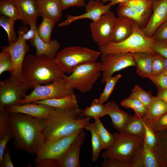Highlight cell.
Returning <instances> with one entry per match:
<instances>
[{
    "mask_svg": "<svg viewBox=\"0 0 167 167\" xmlns=\"http://www.w3.org/2000/svg\"><path fill=\"white\" fill-rule=\"evenodd\" d=\"M9 120L14 146L31 154H37L44 143L43 132L48 119L15 113H10Z\"/></svg>",
    "mask_w": 167,
    "mask_h": 167,
    "instance_id": "1",
    "label": "cell"
},
{
    "mask_svg": "<svg viewBox=\"0 0 167 167\" xmlns=\"http://www.w3.org/2000/svg\"><path fill=\"white\" fill-rule=\"evenodd\" d=\"M22 72L28 89L49 84L66 75L55 57L48 58L31 54L25 58Z\"/></svg>",
    "mask_w": 167,
    "mask_h": 167,
    "instance_id": "2",
    "label": "cell"
},
{
    "mask_svg": "<svg viewBox=\"0 0 167 167\" xmlns=\"http://www.w3.org/2000/svg\"><path fill=\"white\" fill-rule=\"evenodd\" d=\"M81 110L79 106L68 109H56L48 118L44 130V143L68 136L78 130L84 128L92 118H80Z\"/></svg>",
    "mask_w": 167,
    "mask_h": 167,
    "instance_id": "3",
    "label": "cell"
},
{
    "mask_svg": "<svg viewBox=\"0 0 167 167\" xmlns=\"http://www.w3.org/2000/svg\"><path fill=\"white\" fill-rule=\"evenodd\" d=\"M154 41L146 36L142 28L135 22L132 34L124 40L118 42H110L99 47L101 55L111 53L144 52L154 54L152 45Z\"/></svg>",
    "mask_w": 167,
    "mask_h": 167,
    "instance_id": "4",
    "label": "cell"
},
{
    "mask_svg": "<svg viewBox=\"0 0 167 167\" xmlns=\"http://www.w3.org/2000/svg\"><path fill=\"white\" fill-rule=\"evenodd\" d=\"M83 129L68 136L45 143L35 159L36 166L57 167V163L64 156L71 145Z\"/></svg>",
    "mask_w": 167,
    "mask_h": 167,
    "instance_id": "5",
    "label": "cell"
},
{
    "mask_svg": "<svg viewBox=\"0 0 167 167\" xmlns=\"http://www.w3.org/2000/svg\"><path fill=\"white\" fill-rule=\"evenodd\" d=\"M101 55L99 51L86 47L73 46L58 51L55 58L65 73L69 75L81 64L96 62Z\"/></svg>",
    "mask_w": 167,
    "mask_h": 167,
    "instance_id": "6",
    "label": "cell"
},
{
    "mask_svg": "<svg viewBox=\"0 0 167 167\" xmlns=\"http://www.w3.org/2000/svg\"><path fill=\"white\" fill-rule=\"evenodd\" d=\"M113 135L115 142L102 153V158L104 160L112 159L131 162L135 152L143 143V139L126 134L123 131L114 133Z\"/></svg>",
    "mask_w": 167,
    "mask_h": 167,
    "instance_id": "7",
    "label": "cell"
},
{
    "mask_svg": "<svg viewBox=\"0 0 167 167\" xmlns=\"http://www.w3.org/2000/svg\"><path fill=\"white\" fill-rule=\"evenodd\" d=\"M100 62H93L81 64L64 79L71 88L82 93L89 92L101 75Z\"/></svg>",
    "mask_w": 167,
    "mask_h": 167,
    "instance_id": "8",
    "label": "cell"
},
{
    "mask_svg": "<svg viewBox=\"0 0 167 167\" xmlns=\"http://www.w3.org/2000/svg\"><path fill=\"white\" fill-rule=\"evenodd\" d=\"M28 95L19 101L18 105L32 103L42 100L61 98L74 93L64 78L49 84L37 86Z\"/></svg>",
    "mask_w": 167,
    "mask_h": 167,
    "instance_id": "9",
    "label": "cell"
},
{
    "mask_svg": "<svg viewBox=\"0 0 167 167\" xmlns=\"http://www.w3.org/2000/svg\"><path fill=\"white\" fill-rule=\"evenodd\" d=\"M28 89L24 81L11 75L0 81V106L6 108L18 105L24 98Z\"/></svg>",
    "mask_w": 167,
    "mask_h": 167,
    "instance_id": "10",
    "label": "cell"
},
{
    "mask_svg": "<svg viewBox=\"0 0 167 167\" xmlns=\"http://www.w3.org/2000/svg\"><path fill=\"white\" fill-rule=\"evenodd\" d=\"M101 83L106 80L116 72L130 66H135L132 53H111L101 55Z\"/></svg>",
    "mask_w": 167,
    "mask_h": 167,
    "instance_id": "11",
    "label": "cell"
},
{
    "mask_svg": "<svg viewBox=\"0 0 167 167\" xmlns=\"http://www.w3.org/2000/svg\"><path fill=\"white\" fill-rule=\"evenodd\" d=\"M117 18L110 11L90 24L92 37L99 47L111 42Z\"/></svg>",
    "mask_w": 167,
    "mask_h": 167,
    "instance_id": "12",
    "label": "cell"
},
{
    "mask_svg": "<svg viewBox=\"0 0 167 167\" xmlns=\"http://www.w3.org/2000/svg\"><path fill=\"white\" fill-rule=\"evenodd\" d=\"M18 37L16 42L8 46H2L1 49L2 51L8 52L11 56L12 62L11 75L24 82L22 68L25 56L30 47L22 34L18 32Z\"/></svg>",
    "mask_w": 167,
    "mask_h": 167,
    "instance_id": "13",
    "label": "cell"
},
{
    "mask_svg": "<svg viewBox=\"0 0 167 167\" xmlns=\"http://www.w3.org/2000/svg\"><path fill=\"white\" fill-rule=\"evenodd\" d=\"M85 6L84 13L78 15H67L66 19L58 24V27L67 26L75 21L84 19H89L94 21L109 11L112 6L109 3L105 5L99 0H90Z\"/></svg>",
    "mask_w": 167,
    "mask_h": 167,
    "instance_id": "14",
    "label": "cell"
},
{
    "mask_svg": "<svg viewBox=\"0 0 167 167\" xmlns=\"http://www.w3.org/2000/svg\"><path fill=\"white\" fill-rule=\"evenodd\" d=\"M153 13L146 25L142 28L143 33L151 37L167 20V0L153 1Z\"/></svg>",
    "mask_w": 167,
    "mask_h": 167,
    "instance_id": "15",
    "label": "cell"
},
{
    "mask_svg": "<svg viewBox=\"0 0 167 167\" xmlns=\"http://www.w3.org/2000/svg\"><path fill=\"white\" fill-rule=\"evenodd\" d=\"M6 109L10 113H21L46 119L51 117L56 108L45 105L30 103L7 106Z\"/></svg>",
    "mask_w": 167,
    "mask_h": 167,
    "instance_id": "16",
    "label": "cell"
},
{
    "mask_svg": "<svg viewBox=\"0 0 167 167\" xmlns=\"http://www.w3.org/2000/svg\"><path fill=\"white\" fill-rule=\"evenodd\" d=\"M82 130L68 148L63 158L57 162V167H79V155L81 147L85 137Z\"/></svg>",
    "mask_w": 167,
    "mask_h": 167,
    "instance_id": "17",
    "label": "cell"
},
{
    "mask_svg": "<svg viewBox=\"0 0 167 167\" xmlns=\"http://www.w3.org/2000/svg\"><path fill=\"white\" fill-rule=\"evenodd\" d=\"M39 16L56 23L61 18L62 10L59 0L36 1Z\"/></svg>",
    "mask_w": 167,
    "mask_h": 167,
    "instance_id": "18",
    "label": "cell"
},
{
    "mask_svg": "<svg viewBox=\"0 0 167 167\" xmlns=\"http://www.w3.org/2000/svg\"><path fill=\"white\" fill-rule=\"evenodd\" d=\"M20 11L22 21L29 26H37L36 21L39 15L36 1L35 0H13Z\"/></svg>",
    "mask_w": 167,
    "mask_h": 167,
    "instance_id": "19",
    "label": "cell"
},
{
    "mask_svg": "<svg viewBox=\"0 0 167 167\" xmlns=\"http://www.w3.org/2000/svg\"><path fill=\"white\" fill-rule=\"evenodd\" d=\"M30 42L35 48L36 55L39 57L54 58L60 47V44L57 40H51L45 42L39 37L37 32L35 38Z\"/></svg>",
    "mask_w": 167,
    "mask_h": 167,
    "instance_id": "20",
    "label": "cell"
},
{
    "mask_svg": "<svg viewBox=\"0 0 167 167\" xmlns=\"http://www.w3.org/2000/svg\"><path fill=\"white\" fill-rule=\"evenodd\" d=\"M108 114L110 118L112 125L118 132L122 131L126 123L132 116L122 110L114 101H110L105 104Z\"/></svg>",
    "mask_w": 167,
    "mask_h": 167,
    "instance_id": "21",
    "label": "cell"
},
{
    "mask_svg": "<svg viewBox=\"0 0 167 167\" xmlns=\"http://www.w3.org/2000/svg\"><path fill=\"white\" fill-rule=\"evenodd\" d=\"M135 22L127 17L118 16L111 42H119L128 37L133 32Z\"/></svg>",
    "mask_w": 167,
    "mask_h": 167,
    "instance_id": "22",
    "label": "cell"
},
{
    "mask_svg": "<svg viewBox=\"0 0 167 167\" xmlns=\"http://www.w3.org/2000/svg\"><path fill=\"white\" fill-rule=\"evenodd\" d=\"M132 54L136 67L137 74L141 77L149 79L152 75V58L153 54L139 52Z\"/></svg>",
    "mask_w": 167,
    "mask_h": 167,
    "instance_id": "23",
    "label": "cell"
},
{
    "mask_svg": "<svg viewBox=\"0 0 167 167\" xmlns=\"http://www.w3.org/2000/svg\"><path fill=\"white\" fill-rule=\"evenodd\" d=\"M155 132L156 142L153 151L161 167H167V130Z\"/></svg>",
    "mask_w": 167,
    "mask_h": 167,
    "instance_id": "24",
    "label": "cell"
},
{
    "mask_svg": "<svg viewBox=\"0 0 167 167\" xmlns=\"http://www.w3.org/2000/svg\"><path fill=\"white\" fill-rule=\"evenodd\" d=\"M32 103L45 105L60 109H68L79 106L74 93L64 97L39 101Z\"/></svg>",
    "mask_w": 167,
    "mask_h": 167,
    "instance_id": "25",
    "label": "cell"
},
{
    "mask_svg": "<svg viewBox=\"0 0 167 167\" xmlns=\"http://www.w3.org/2000/svg\"><path fill=\"white\" fill-rule=\"evenodd\" d=\"M167 112V104L157 96L154 98L148 108L146 114L143 118L145 122L156 119Z\"/></svg>",
    "mask_w": 167,
    "mask_h": 167,
    "instance_id": "26",
    "label": "cell"
},
{
    "mask_svg": "<svg viewBox=\"0 0 167 167\" xmlns=\"http://www.w3.org/2000/svg\"><path fill=\"white\" fill-rule=\"evenodd\" d=\"M122 131L125 133L143 139L145 129L142 118L134 114L124 126Z\"/></svg>",
    "mask_w": 167,
    "mask_h": 167,
    "instance_id": "27",
    "label": "cell"
},
{
    "mask_svg": "<svg viewBox=\"0 0 167 167\" xmlns=\"http://www.w3.org/2000/svg\"><path fill=\"white\" fill-rule=\"evenodd\" d=\"M81 116L90 117L94 119H99L108 114L105 104L101 102L99 99L93 100L90 105L81 110Z\"/></svg>",
    "mask_w": 167,
    "mask_h": 167,
    "instance_id": "28",
    "label": "cell"
},
{
    "mask_svg": "<svg viewBox=\"0 0 167 167\" xmlns=\"http://www.w3.org/2000/svg\"><path fill=\"white\" fill-rule=\"evenodd\" d=\"M0 12L4 16L15 21H22V18L19 9L13 0H1Z\"/></svg>",
    "mask_w": 167,
    "mask_h": 167,
    "instance_id": "29",
    "label": "cell"
},
{
    "mask_svg": "<svg viewBox=\"0 0 167 167\" xmlns=\"http://www.w3.org/2000/svg\"><path fill=\"white\" fill-rule=\"evenodd\" d=\"M10 115L6 107L0 106V139L10 141L13 139V133L9 120Z\"/></svg>",
    "mask_w": 167,
    "mask_h": 167,
    "instance_id": "30",
    "label": "cell"
},
{
    "mask_svg": "<svg viewBox=\"0 0 167 167\" xmlns=\"http://www.w3.org/2000/svg\"><path fill=\"white\" fill-rule=\"evenodd\" d=\"M84 129L89 131L91 134L92 148V158L93 161L96 162L98 159L101 152L102 149L101 139L94 123H88L85 126Z\"/></svg>",
    "mask_w": 167,
    "mask_h": 167,
    "instance_id": "31",
    "label": "cell"
},
{
    "mask_svg": "<svg viewBox=\"0 0 167 167\" xmlns=\"http://www.w3.org/2000/svg\"><path fill=\"white\" fill-rule=\"evenodd\" d=\"M117 13L118 16L129 18L136 23L142 28V26L147 24L148 17L141 15L129 7L119 4Z\"/></svg>",
    "mask_w": 167,
    "mask_h": 167,
    "instance_id": "32",
    "label": "cell"
},
{
    "mask_svg": "<svg viewBox=\"0 0 167 167\" xmlns=\"http://www.w3.org/2000/svg\"><path fill=\"white\" fill-rule=\"evenodd\" d=\"M126 5L136 12L148 17L152 10V0H131L120 3Z\"/></svg>",
    "mask_w": 167,
    "mask_h": 167,
    "instance_id": "33",
    "label": "cell"
},
{
    "mask_svg": "<svg viewBox=\"0 0 167 167\" xmlns=\"http://www.w3.org/2000/svg\"><path fill=\"white\" fill-rule=\"evenodd\" d=\"M94 124L101 140L102 149L107 150L109 149L115 141L113 134L107 131L100 119H94Z\"/></svg>",
    "mask_w": 167,
    "mask_h": 167,
    "instance_id": "34",
    "label": "cell"
},
{
    "mask_svg": "<svg viewBox=\"0 0 167 167\" xmlns=\"http://www.w3.org/2000/svg\"><path fill=\"white\" fill-rule=\"evenodd\" d=\"M141 156L143 167H161L153 149L143 142L141 149Z\"/></svg>",
    "mask_w": 167,
    "mask_h": 167,
    "instance_id": "35",
    "label": "cell"
},
{
    "mask_svg": "<svg viewBox=\"0 0 167 167\" xmlns=\"http://www.w3.org/2000/svg\"><path fill=\"white\" fill-rule=\"evenodd\" d=\"M56 23L51 20L43 17L42 20L37 28V33L39 37L45 42L49 41L54 27Z\"/></svg>",
    "mask_w": 167,
    "mask_h": 167,
    "instance_id": "36",
    "label": "cell"
},
{
    "mask_svg": "<svg viewBox=\"0 0 167 167\" xmlns=\"http://www.w3.org/2000/svg\"><path fill=\"white\" fill-rule=\"evenodd\" d=\"M121 105L126 108L132 109L135 114L141 118L145 115L148 110V108L139 101L129 97L122 101Z\"/></svg>",
    "mask_w": 167,
    "mask_h": 167,
    "instance_id": "37",
    "label": "cell"
},
{
    "mask_svg": "<svg viewBox=\"0 0 167 167\" xmlns=\"http://www.w3.org/2000/svg\"><path fill=\"white\" fill-rule=\"evenodd\" d=\"M15 22L4 16H0V25L7 34L9 45L15 43L18 39L15 30Z\"/></svg>",
    "mask_w": 167,
    "mask_h": 167,
    "instance_id": "38",
    "label": "cell"
},
{
    "mask_svg": "<svg viewBox=\"0 0 167 167\" xmlns=\"http://www.w3.org/2000/svg\"><path fill=\"white\" fill-rule=\"evenodd\" d=\"M129 97L139 100L148 108L154 96L151 92L145 91L139 86L135 85Z\"/></svg>",
    "mask_w": 167,
    "mask_h": 167,
    "instance_id": "39",
    "label": "cell"
},
{
    "mask_svg": "<svg viewBox=\"0 0 167 167\" xmlns=\"http://www.w3.org/2000/svg\"><path fill=\"white\" fill-rule=\"evenodd\" d=\"M122 76V75L119 74L115 76H112L106 80L104 90L99 99L101 102L104 103L108 100L116 84Z\"/></svg>",
    "mask_w": 167,
    "mask_h": 167,
    "instance_id": "40",
    "label": "cell"
},
{
    "mask_svg": "<svg viewBox=\"0 0 167 167\" xmlns=\"http://www.w3.org/2000/svg\"><path fill=\"white\" fill-rule=\"evenodd\" d=\"M145 122L155 132L167 130V112L156 120Z\"/></svg>",
    "mask_w": 167,
    "mask_h": 167,
    "instance_id": "41",
    "label": "cell"
},
{
    "mask_svg": "<svg viewBox=\"0 0 167 167\" xmlns=\"http://www.w3.org/2000/svg\"><path fill=\"white\" fill-rule=\"evenodd\" d=\"M167 63V59L160 54L155 53L152 58V75L161 73Z\"/></svg>",
    "mask_w": 167,
    "mask_h": 167,
    "instance_id": "42",
    "label": "cell"
},
{
    "mask_svg": "<svg viewBox=\"0 0 167 167\" xmlns=\"http://www.w3.org/2000/svg\"><path fill=\"white\" fill-rule=\"evenodd\" d=\"M145 129L143 142L149 148L153 149L156 142V135L154 132L143 120Z\"/></svg>",
    "mask_w": 167,
    "mask_h": 167,
    "instance_id": "43",
    "label": "cell"
},
{
    "mask_svg": "<svg viewBox=\"0 0 167 167\" xmlns=\"http://www.w3.org/2000/svg\"><path fill=\"white\" fill-rule=\"evenodd\" d=\"M12 66L10 55L7 52L2 51L0 53V75L5 72H11Z\"/></svg>",
    "mask_w": 167,
    "mask_h": 167,
    "instance_id": "44",
    "label": "cell"
},
{
    "mask_svg": "<svg viewBox=\"0 0 167 167\" xmlns=\"http://www.w3.org/2000/svg\"><path fill=\"white\" fill-rule=\"evenodd\" d=\"M149 79L156 86L158 91L167 89V76L163 73L152 75Z\"/></svg>",
    "mask_w": 167,
    "mask_h": 167,
    "instance_id": "45",
    "label": "cell"
},
{
    "mask_svg": "<svg viewBox=\"0 0 167 167\" xmlns=\"http://www.w3.org/2000/svg\"><path fill=\"white\" fill-rule=\"evenodd\" d=\"M150 37L154 41H167V20Z\"/></svg>",
    "mask_w": 167,
    "mask_h": 167,
    "instance_id": "46",
    "label": "cell"
},
{
    "mask_svg": "<svg viewBox=\"0 0 167 167\" xmlns=\"http://www.w3.org/2000/svg\"><path fill=\"white\" fill-rule=\"evenodd\" d=\"M102 167H134L131 162H124L116 159H109L104 160Z\"/></svg>",
    "mask_w": 167,
    "mask_h": 167,
    "instance_id": "47",
    "label": "cell"
},
{
    "mask_svg": "<svg viewBox=\"0 0 167 167\" xmlns=\"http://www.w3.org/2000/svg\"><path fill=\"white\" fill-rule=\"evenodd\" d=\"M152 48L155 53L167 59V41H154Z\"/></svg>",
    "mask_w": 167,
    "mask_h": 167,
    "instance_id": "48",
    "label": "cell"
},
{
    "mask_svg": "<svg viewBox=\"0 0 167 167\" xmlns=\"http://www.w3.org/2000/svg\"><path fill=\"white\" fill-rule=\"evenodd\" d=\"M62 10L71 7L75 6L78 7L85 6V0H59Z\"/></svg>",
    "mask_w": 167,
    "mask_h": 167,
    "instance_id": "49",
    "label": "cell"
},
{
    "mask_svg": "<svg viewBox=\"0 0 167 167\" xmlns=\"http://www.w3.org/2000/svg\"><path fill=\"white\" fill-rule=\"evenodd\" d=\"M10 156V150L6 147L3 153L2 163L1 167H14Z\"/></svg>",
    "mask_w": 167,
    "mask_h": 167,
    "instance_id": "50",
    "label": "cell"
},
{
    "mask_svg": "<svg viewBox=\"0 0 167 167\" xmlns=\"http://www.w3.org/2000/svg\"><path fill=\"white\" fill-rule=\"evenodd\" d=\"M157 96L167 104V89L158 91Z\"/></svg>",
    "mask_w": 167,
    "mask_h": 167,
    "instance_id": "51",
    "label": "cell"
},
{
    "mask_svg": "<svg viewBox=\"0 0 167 167\" xmlns=\"http://www.w3.org/2000/svg\"><path fill=\"white\" fill-rule=\"evenodd\" d=\"M130 0H109V3L112 6L117 4H119Z\"/></svg>",
    "mask_w": 167,
    "mask_h": 167,
    "instance_id": "52",
    "label": "cell"
},
{
    "mask_svg": "<svg viewBox=\"0 0 167 167\" xmlns=\"http://www.w3.org/2000/svg\"><path fill=\"white\" fill-rule=\"evenodd\" d=\"M161 72L167 76V63L165 67Z\"/></svg>",
    "mask_w": 167,
    "mask_h": 167,
    "instance_id": "53",
    "label": "cell"
},
{
    "mask_svg": "<svg viewBox=\"0 0 167 167\" xmlns=\"http://www.w3.org/2000/svg\"><path fill=\"white\" fill-rule=\"evenodd\" d=\"M105 3L106 2H109V0H99Z\"/></svg>",
    "mask_w": 167,
    "mask_h": 167,
    "instance_id": "54",
    "label": "cell"
},
{
    "mask_svg": "<svg viewBox=\"0 0 167 167\" xmlns=\"http://www.w3.org/2000/svg\"><path fill=\"white\" fill-rule=\"evenodd\" d=\"M153 1H155V0H152Z\"/></svg>",
    "mask_w": 167,
    "mask_h": 167,
    "instance_id": "55",
    "label": "cell"
},
{
    "mask_svg": "<svg viewBox=\"0 0 167 167\" xmlns=\"http://www.w3.org/2000/svg\"><path fill=\"white\" fill-rule=\"evenodd\" d=\"M36 0V1H37V0Z\"/></svg>",
    "mask_w": 167,
    "mask_h": 167,
    "instance_id": "56",
    "label": "cell"
}]
</instances>
